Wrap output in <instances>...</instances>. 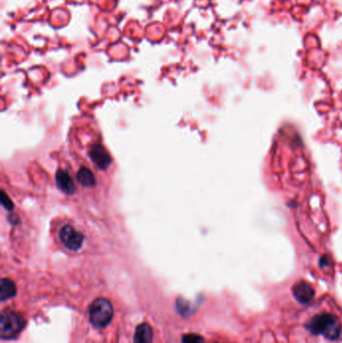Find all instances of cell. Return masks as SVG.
<instances>
[{"mask_svg": "<svg viewBox=\"0 0 342 343\" xmlns=\"http://www.w3.org/2000/svg\"><path fill=\"white\" fill-rule=\"evenodd\" d=\"M306 329L314 335H323L329 340H337L341 335V323L331 313L316 314L306 323Z\"/></svg>", "mask_w": 342, "mask_h": 343, "instance_id": "cell-1", "label": "cell"}, {"mask_svg": "<svg viewBox=\"0 0 342 343\" xmlns=\"http://www.w3.org/2000/svg\"><path fill=\"white\" fill-rule=\"evenodd\" d=\"M113 316L111 303L105 298H98L94 301L90 308V319L97 328L106 327Z\"/></svg>", "mask_w": 342, "mask_h": 343, "instance_id": "cell-2", "label": "cell"}, {"mask_svg": "<svg viewBox=\"0 0 342 343\" xmlns=\"http://www.w3.org/2000/svg\"><path fill=\"white\" fill-rule=\"evenodd\" d=\"M24 320L23 317L14 311L4 310L1 313L0 320V333L3 339H10L15 337L23 328Z\"/></svg>", "mask_w": 342, "mask_h": 343, "instance_id": "cell-3", "label": "cell"}, {"mask_svg": "<svg viewBox=\"0 0 342 343\" xmlns=\"http://www.w3.org/2000/svg\"><path fill=\"white\" fill-rule=\"evenodd\" d=\"M59 238L62 244L67 249L72 251H77L81 249L85 240L84 235L69 225H66L61 229L59 232Z\"/></svg>", "mask_w": 342, "mask_h": 343, "instance_id": "cell-4", "label": "cell"}, {"mask_svg": "<svg viewBox=\"0 0 342 343\" xmlns=\"http://www.w3.org/2000/svg\"><path fill=\"white\" fill-rule=\"evenodd\" d=\"M292 291H293V295L295 299L299 303L304 305L310 304L315 297V291L313 287L309 283L304 282V281L297 283L293 287Z\"/></svg>", "mask_w": 342, "mask_h": 343, "instance_id": "cell-5", "label": "cell"}, {"mask_svg": "<svg viewBox=\"0 0 342 343\" xmlns=\"http://www.w3.org/2000/svg\"><path fill=\"white\" fill-rule=\"evenodd\" d=\"M90 156L93 162L101 170L107 169L111 164V158L106 149L101 146L93 147L90 150Z\"/></svg>", "mask_w": 342, "mask_h": 343, "instance_id": "cell-6", "label": "cell"}, {"mask_svg": "<svg viewBox=\"0 0 342 343\" xmlns=\"http://www.w3.org/2000/svg\"><path fill=\"white\" fill-rule=\"evenodd\" d=\"M55 181L58 189L66 195H72L75 191L74 183L71 177L64 171H58L55 175Z\"/></svg>", "mask_w": 342, "mask_h": 343, "instance_id": "cell-7", "label": "cell"}, {"mask_svg": "<svg viewBox=\"0 0 342 343\" xmlns=\"http://www.w3.org/2000/svg\"><path fill=\"white\" fill-rule=\"evenodd\" d=\"M153 341V329L147 323L140 324L135 333L134 343H151Z\"/></svg>", "mask_w": 342, "mask_h": 343, "instance_id": "cell-8", "label": "cell"}, {"mask_svg": "<svg viewBox=\"0 0 342 343\" xmlns=\"http://www.w3.org/2000/svg\"><path fill=\"white\" fill-rule=\"evenodd\" d=\"M16 294V287L13 281L7 278H3L0 284V296L1 300L5 301L7 299L12 298Z\"/></svg>", "mask_w": 342, "mask_h": 343, "instance_id": "cell-9", "label": "cell"}, {"mask_svg": "<svg viewBox=\"0 0 342 343\" xmlns=\"http://www.w3.org/2000/svg\"><path fill=\"white\" fill-rule=\"evenodd\" d=\"M77 178H78V181L85 187H94L97 183L93 172L86 167H83L80 169V171L78 172Z\"/></svg>", "mask_w": 342, "mask_h": 343, "instance_id": "cell-10", "label": "cell"}, {"mask_svg": "<svg viewBox=\"0 0 342 343\" xmlns=\"http://www.w3.org/2000/svg\"><path fill=\"white\" fill-rule=\"evenodd\" d=\"M183 343H204V338L199 334H186L183 337Z\"/></svg>", "mask_w": 342, "mask_h": 343, "instance_id": "cell-11", "label": "cell"}, {"mask_svg": "<svg viewBox=\"0 0 342 343\" xmlns=\"http://www.w3.org/2000/svg\"><path fill=\"white\" fill-rule=\"evenodd\" d=\"M1 204L4 206V208L8 211H11L14 206H13V203L12 201L10 200V198L5 194V192H3L2 191V193H1Z\"/></svg>", "mask_w": 342, "mask_h": 343, "instance_id": "cell-12", "label": "cell"}]
</instances>
